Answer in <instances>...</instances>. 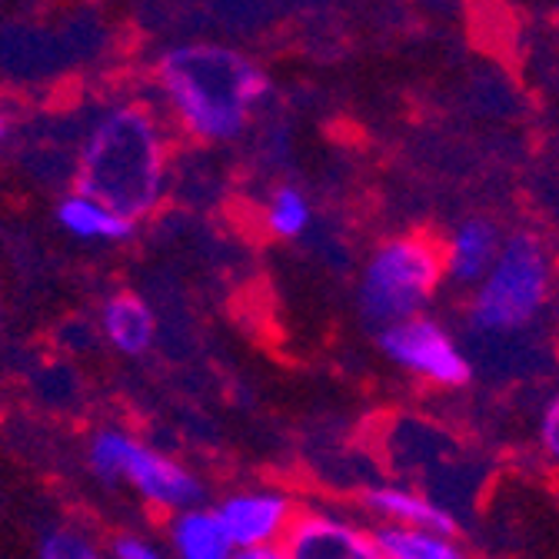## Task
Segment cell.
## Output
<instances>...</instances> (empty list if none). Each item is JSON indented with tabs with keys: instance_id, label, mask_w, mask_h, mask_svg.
Segmentation results:
<instances>
[{
	"instance_id": "cell-1",
	"label": "cell",
	"mask_w": 559,
	"mask_h": 559,
	"mask_svg": "<svg viewBox=\"0 0 559 559\" xmlns=\"http://www.w3.org/2000/svg\"><path fill=\"white\" fill-rule=\"evenodd\" d=\"M164 97L180 127L203 144L237 140L270 94L266 70L240 50L193 44L160 60Z\"/></svg>"
},
{
	"instance_id": "cell-2",
	"label": "cell",
	"mask_w": 559,
	"mask_h": 559,
	"mask_svg": "<svg viewBox=\"0 0 559 559\" xmlns=\"http://www.w3.org/2000/svg\"><path fill=\"white\" fill-rule=\"evenodd\" d=\"M164 133L140 107L110 110L87 136L78 193L100 200L120 217H147L164 197Z\"/></svg>"
},
{
	"instance_id": "cell-3",
	"label": "cell",
	"mask_w": 559,
	"mask_h": 559,
	"mask_svg": "<svg viewBox=\"0 0 559 559\" xmlns=\"http://www.w3.org/2000/svg\"><path fill=\"white\" fill-rule=\"evenodd\" d=\"M552 253L549 247L530 234L516 230L503 240L497 263L473 287L466 304V320L476 333L507 336L526 330L546 310L552 297Z\"/></svg>"
},
{
	"instance_id": "cell-4",
	"label": "cell",
	"mask_w": 559,
	"mask_h": 559,
	"mask_svg": "<svg viewBox=\"0 0 559 559\" xmlns=\"http://www.w3.org/2000/svg\"><path fill=\"white\" fill-rule=\"evenodd\" d=\"M447 280L443 243L430 234H400L383 240L360 273V313L377 330L427 313Z\"/></svg>"
},
{
	"instance_id": "cell-5",
	"label": "cell",
	"mask_w": 559,
	"mask_h": 559,
	"mask_svg": "<svg viewBox=\"0 0 559 559\" xmlns=\"http://www.w3.org/2000/svg\"><path fill=\"white\" fill-rule=\"evenodd\" d=\"M91 466L100 479H130L154 507L164 510H190L200 503L203 489L193 473H187L170 456H160L123 433H97L91 443Z\"/></svg>"
},
{
	"instance_id": "cell-6",
	"label": "cell",
	"mask_w": 559,
	"mask_h": 559,
	"mask_svg": "<svg viewBox=\"0 0 559 559\" xmlns=\"http://www.w3.org/2000/svg\"><path fill=\"white\" fill-rule=\"evenodd\" d=\"M380 349L393 367L409 373L419 383H430L440 390H456L469 383L473 367L456 336L433 320L430 313H419L380 330Z\"/></svg>"
},
{
	"instance_id": "cell-7",
	"label": "cell",
	"mask_w": 559,
	"mask_h": 559,
	"mask_svg": "<svg viewBox=\"0 0 559 559\" xmlns=\"http://www.w3.org/2000/svg\"><path fill=\"white\" fill-rule=\"evenodd\" d=\"M280 549L284 559H386L377 526L333 507H304Z\"/></svg>"
},
{
	"instance_id": "cell-8",
	"label": "cell",
	"mask_w": 559,
	"mask_h": 559,
	"mask_svg": "<svg viewBox=\"0 0 559 559\" xmlns=\"http://www.w3.org/2000/svg\"><path fill=\"white\" fill-rule=\"evenodd\" d=\"M300 510L304 507L290 493L266 486V489H243V493L227 497L217 507V516L224 520L237 549H257V546L284 543Z\"/></svg>"
},
{
	"instance_id": "cell-9",
	"label": "cell",
	"mask_w": 559,
	"mask_h": 559,
	"mask_svg": "<svg viewBox=\"0 0 559 559\" xmlns=\"http://www.w3.org/2000/svg\"><path fill=\"white\" fill-rule=\"evenodd\" d=\"M364 510L377 526H413V530H440L460 533V520L450 507L433 500L424 489H413L403 483H380L364 493Z\"/></svg>"
},
{
	"instance_id": "cell-10",
	"label": "cell",
	"mask_w": 559,
	"mask_h": 559,
	"mask_svg": "<svg viewBox=\"0 0 559 559\" xmlns=\"http://www.w3.org/2000/svg\"><path fill=\"white\" fill-rule=\"evenodd\" d=\"M503 230L489 217H466L460 221L443 243V263H447V280L460 287H476L486 276V270L497 263L503 250Z\"/></svg>"
},
{
	"instance_id": "cell-11",
	"label": "cell",
	"mask_w": 559,
	"mask_h": 559,
	"mask_svg": "<svg viewBox=\"0 0 559 559\" xmlns=\"http://www.w3.org/2000/svg\"><path fill=\"white\" fill-rule=\"evenodd\" d=\"M170 539L180 559H230L237 552L217 510L203 507L180 510L170 523Z\"/></svg>"
},
{
	"instance_id": "cell-12",
	"label": "cell",
	"mask_w": 559,
	"mask_h": 559,
	"mask_svg": "<svg viewBox=\"0 0 559 559\" xmlns=\"http://www.w3.org/2000/svg\"><path fill=\"white\" fill-rule=\"evenodd\" d=\"M377 543L386 559H473L456 533L440 530L377 526Z\"/></svg>"
},
{
	"instance_id": "cell-13",
	"label": "cell",
	"mask_w": 559,
	"mask_h": 559,
	"mask_svg": "<svg viewBox=\"0 0 559 559\" xmlns=\"http://www.w3.org/2000/svg\"><path fill=\"white\" fill-rule=\"evenodd\" d=\"M104 330H107L110 343L120 349V354L136 357V354H147V349H151L157 323H154L151 307L140 297L117 294L104 307Z\"/></svg>"
},
{
	"instance_id": "cell-14",
	"label": "cell",
	"mask_w": 559,
	"mask_h": 559,
	"mask_svg": "<svg viewBox=\"0 0 559 559\" xmlns=\"http://www.w3.org/2000/svg\"><path fill=\"white\" fill-rule=\"evenodd\" d=\"M57 221L74 237H81V240H91V237L127 240V237H133V227H136V221L114 214L110 206H104L100 200L84 197V193H74V197L60 200Z\"/></svg>"
},
{
	"instance_id": "cell-15",
	"label": "cell",
	"mask_w": 559,
	"mask_h": 559,
	"mask_svg": "<svg viewBox=\"0 0 559 559\" xmlns=\"http://www.w3.org/2000/svg\"><path fill=\"white\" fill-rule=\"evenodd\" d=\"M310 221H313V206H310L307 193L294 183H280L263 206V224L276 240L304 237Z\"/></svg>"
},
{
	"instance_id": "cell-16",
	"label": "cell",
	"mask_w": 559,
	"mask_h": 559,
	"mask_svg": "<svg viewBox=\"0 0 559 559\" xmlns=\"http://www.w3.org/2000/svg\"><path fill=\"white\" fill-rule=\"evenodd\" d=\"M40 559H100L94 552V546L78 536V533H67V530H57L44 539L40 546Z\"/></svg>"
},
{
	"instance_id": "cell-17",
	"label": "cell",
	"mask_w": 559,
	"mask_h": 559,
	"mask_svg": "<svg viewBox=\"0 0 559 559\" xmlns=\"http://www.w3.org/2000/svg\"><path fill=\"white\" fill-rule=\"evenodd\" d=\"M539 447L559 466V390L546 400L539 413Z\"/></svg>"
},
{
	"instance_id": "cell-18",
	"label": "cell",
	"mask_w": 559,
	"mask_h": 559,
	"mask_svg": "<svg viewBox=\"0 0 559 559\" xmlns=\"http://www.w3.org/2000/svg\"><path fill=\"white\" fill-rule=\"evenodd\" d=\"M114 556L117 559H164L154 546H147L144 539H133V536H117Z\"/></svg>"
},
{
	"instance_id": "cell-19",
	"label": "cell",
	"mask_w": 559,
	"mask_h": 559,
	"mask_svg": "<svg viewBox=\"0 0 559 559\" xmlns=\"http://www.w3.org/2000/svg\"><path fill=\"white\" fill-rule=\"evenodd\" d=\"M230 559H284L280 546H257V549H237Z\"/></svg>"
},
{
	"instance_id": "cell-20",
	"label": "cell",
	"mask_w": 559,
	"mask_h": 559,
	"mask_svg": "<svg viewBox=\"0 0 559 559\" xmlns=\"http://www.w3.org/2000/svg\"><path fill=\"white\" fill-rule=\"evenodd\" d=\"M8 130H11V123H8V117H4V114H0V140L8 136Z\"/></svg>"
}]
</instances>
